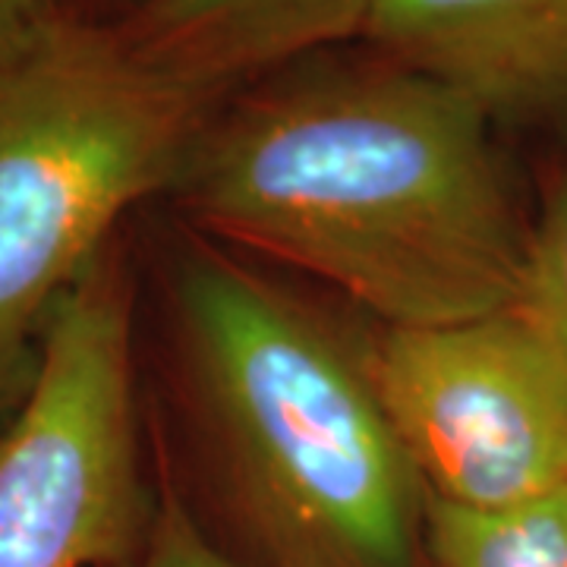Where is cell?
Listing matches in <instances>:
<instances>
[{
  "label": "cell",
  "instance_id": "cell-1",
  "mask_svg": "<svg viewBox=\"0 0 567 567\" xmlns=\"http://www.w3.org/2000/svg\"><path fill=\"white\" fill-rule=\"evenodd\" d=\"M218 244L334 287L382 328L517 303L529 224L502 133L363 41L224 95L174 189Z\"/></svg>",
  "mask_w": 567,
  "mask_h": 567
},
{
  "label": "cell",
  "instance_id": "cell-2",
  "mask_svg": "<svg viewBox=\"0 0 567 567\" xmlns=\"http://www.w3.org/2000/svg\"><path fill=\"white\" fill-rule=\"evenodd\" d=\"M177 331L249 567H425L423 483L365 338L218 246L181 262Z\"/></svg>",
  "mask_w": 567,
  "mask_h": 567
},
{
  "label": "cell",
  "instance_id": "cell-3",
  "mask_svg": "<svg viewBox=\"0 0 567 567\" xmlns=\"http://www.w3.org/2000/svg\"><path fill=\"white\" fill-rule=\"evenodd\" d=\"M218 104L148 61L121 22L70 17L0 66V406L117 221L177 189Z\"/></svg>",
  "mask_w": 567,
  "mask_h": 567
},
{
  "label": "cell",
  "instance_id": "cell-4",
  "mask_svg": "<svg viewBox=\"0 0 567 567\" xmlns=\"http://www.w3.org/2000/svg\"><path fill=\"white\" fill-rule=\"evenodd\" d=\"M133 300L107 246L54 306L0 432V567H114L152 524Z\"/></svg>",
  "mask_w": 567,
  "mask_h": 567
},
{
  "label": "cell",
  "instance_id": "cell-5",
  "mask_svg": "<svg viewBox=\"0 0 567 567\" xmlns=\"http://www.w3.org/2000/svg\"><path fill=\"white\" fill-rule=\"evenodd\" d=\"M365 341L429 502L492 511L567 488V365L520 306Z\"/></svg>",
  "mask_w": 567,
  "mask_h": 567
},
{
  "label": "cell",
  "instance_id": "cell-6",
  "mask_svg": "<svg viewBox=\"0 0 567 567\" xmlns=\"http://www.w3.org/2000/svg\"><path fill=\"white\" fill-rule=\"evenodd\" d=\"M357 41L451 85L498 133H567V0H379Z\"/></svg>",
  "mask_w": 567,
  "mask_h": 567
},
{
  "label": "cell",
  "instance_id": "cell-7",
  "mask_svg": "<svg viewBox=\"0 0 567 567\" xmlns=\"http://www.w3.org/2000/svg\"><path fill=\"white\" fill-rule=\"evenodd\" d=\"M379 0H136L126 39L215 99L284 63L360 39Z\"/></svg>",
  "mask_w": 567,
  "mask_h": 567
},
{
  "label": "cell",
  "instance_id": "cell-8",
  "mask_svg": "<svg viewBox=\"0 0 567 567\" xmlns=\"http://www.w3.org/2000/svg\"><path fill=\"white\" fill-rule=\"evenodd\" d=\"M425 567H567V488L492 511L425 498Z\"/></svg>",
  "mask_w": 567,
  "mask_h": 567
},
{
  "label": "cell",
  "instance_id": "cell-9",
  "mask_svg": "<svg viewBox=\"0 0 567 567\" xmlns=\"http://www.w3.org/2000/svg\"><path fill=\"white\" fill-rule=\"evenodd\" d=\"M517 306L543 328L567 365V164L551 177L529 224L527 268Z\"/></svg>",
  "mask_w": 567,
  "mask_h": 567
},
{
  "label": "cell",
  "instance_id": "cell-10",
  "mask_svg": "<svg viewBox=\"0 0 567 567\" xmlns=\"http://www.w3.org/2000/svg\"><path fill=\"white\" fill-rule=\"evenodd\" d=\"M114 567H249L227 555L183 505L171 486H162L140 548Z\"/></svg>",
  "mask_w": 567,
  "mask_h": 567
},
{
  "label": "cell",
  "instance_id": "cell-11",
  "mask_svg": "<svg viewBox=\"0 0 567 567\" xmlns=\"http://www.w3.org/2000/svg\"><path fill=\"white\" fill-rule=\"evenodd\" d=\"M66 20L61 0H0V66L20 61Z\"/></svg>",
  "mask_w": 567,
  "mask_h": 567
}]
</instances>
